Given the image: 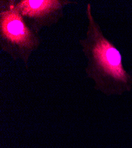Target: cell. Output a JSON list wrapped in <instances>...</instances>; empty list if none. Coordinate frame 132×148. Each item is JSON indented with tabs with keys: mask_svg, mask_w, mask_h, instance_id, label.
Instances as JSON below:
<instances>
[{
	"mask_svg": "<svg viewBox=\"0 0 132 148\" xmlns=\"http://www.w3.org/2000/svg\"><path fill=\"white\" fill-rule=\"evenodd\" d=\"M41 44L39 34L24 20L16 0H0V47L14 60H21L26 69L31 54Z\"/></svg>",
	"mask_w": 132,
	"mask_h": 148,
	"instance_id": "2",
	"label": "cell"
},
{
	"mask_svg": "<svg viewBox=\"0 0 132 148\" xmlns=\"http://www.w3.org/2000/svg\"><path fill=\"white\" fill-rule=\"evenodd\" d=\"M74 0H16L18 11L27 25L39 34L44 27H50L63 18L64 10L76 5Z\"/></svg>",
	"mask_w": 132,
	"mask_h": 148,
	"instance_id": "3",
	"label": "cell"
},
{
	"mask_svg": "<svg viewBox=\"0 0 132 148\" xmlns=\"http://www.w3.org/2000/svg\"><path fill=\"white\" fill-rule=\"evenodd\" d=\"M92 11L91 4L88 3L85 37L79 40L87 61L85 73L95 82V90L107 95H121L131 91L132 75L125 69L120 52L105 38Z\"/></svg>",
	"mask_w": 132,
	"mask_h": 148,
	"instance_id": "1",
	"label": "cell"
}]
</instances>
